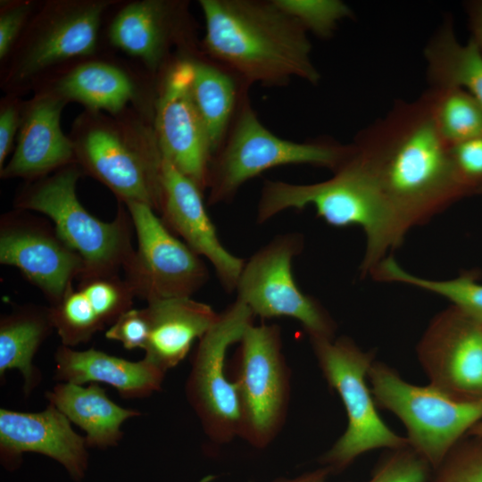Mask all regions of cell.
Instances as JSON below:
<instances>
[{"mask_svg": "<svg viewBox=\"0 0 482 482\" xmlns=\"http://www.w3.org/2000/svg\"><path fill=\"white\" fill-rule=\"evenodd\" d=\"M351 155L409 231L463 198L428 97L397 102L360 132Z\"/></svg>", "mask_w": 482, "mask_h": 482, "instance_id": "6da1fadb", "label": "cell"}, {"mask_svg": "<svg viewBox=\"0 0 482 482\" xmlns=\"http://www.w3.org/2000/svg\"><path fill=\"white\" fill-rule=\"evenodd\" d=\"M253 314L237 300L199 340L186 383L187 400L205 435L220 445L239 437L240 411L235 382L227 376L229 348L238 343L253 324Z\"/></svg>", "mask_w": 482, "mask_h": 482, "instance_id": "30bf717a", "label": "cell"}, {"mask_svg": "<svg viewBox=\"0 0 482 482\" xmlns=\"http://www.w3.org/2000/svg\"><path fill=\"white\" fill-rule=\"evenodd\" d=\"M149 337L145 309H129L123 312L105 331V337L121 343L128 350L145 349Z\"/></svg>", "mask_w": 482, "mask_h": 482, "instance_id": "836d02e7", "label": "cell"}, {"mask_svg": "<svg viewBox=\"0 0 482 482\" xmlns=\"http://www.w3.org/2000/svg\"><path fill=\"white\" fill-rule=\"evenodd\" d=\"M45 396L48 403L85 431L88 448L105 450L118 445L123 437L122 424L140 415L137 410L115 403L97 383L81 386L59 382Z\"/></svg>", "mask_w": 482, "mask_h": 482, "instance_id": "603a6c76", "label": "cell"}, {"mask_svg": "<svg viewBox=\"0 0 482 482\" xmlns=\"http://www.w3.org/2000/svg\"><path fill=\"white\" fill-rule=\"evenodd\" d=\"M204 54L244 84L282 87L294 78L316 85L306 29L273 0H200Z\"/></svg>", "mask_w": 482, "mask_h": 482, "instance_id": "7a4b0ae2", "label": "cell"}, {"mask_svg": "<svg viewBox=\"0 0 482 482\" xmlns=\"http://www.w3.org/2000/svg\"><path fill=\"white\" fill-rule=\"evenodd\" d=\"M192 79L188 54L176 58L166 68L155 102L153 129L162 157L204 193L213 153L192 96Z\"/></svg>", "mask_w": 482, "mask_h": 482, "instance_id": "5bb4252c", "label": "cell"}, {"mask_svg": "<svg viewBox=\"0 0 482 482\" xmlns=\"http://www.w3.org/2000/svg\"><path fill=\"white\" fill-rule=\"evenodd\" d=\"M431 87H455L482 105V53L470 38L461 43L451 22L434 34L424 50Z\"/></svg>", "mask_w": 482, "mask_h": 482, "instance_id": "484cf974", "label": "cell"}, {"mask_svg": "<svg viewBox=\"0 0 482 482\" xmlns=\"http://www.w3.org/2000/svg\"><path fill=\"white\" fill-rule=\"evenodd\" d=\"M471 39L482 53V0L470 1L466 4Z\"/></svg>", "mask_w": 482, "mask_h": 482, "instance_id": "8d00e7d4", "label": "cell"}, {"mask_svg": "<svg viewBox=\"0 0 482 482\" xmlns=\"http://www.w3.org/2000/svg\"><path fill=\"white\" fill-rule=\"evenodd\" d=\"M463 438L449 452L428 482H482V436Z\"/></svg>", "mask_w": 482, "mask_h": 482, "instance_id": "4dcf8cb0", "label": "cell"}, {"mask_svg": "<svg viewBox=\"0 0 482 482\" xmlns=\"http://www.w3.org/2000/svg\"><path fill=\"white\" fill-rule=\"evenodd\" d=\"M91 118L73 140L82 168L124 204L142 203L159 212L162 154L154 129L136 140L116 124Z\"/></svg>", "mask_w": 482, "mask_h": 482, "instance_id": "7c38bea8", "label": "cell"}, {"mask_svg": "<svg viewBox=\"0 0 482 482\" xmlns=\"http://www.w3.org/2000/svg\"><path fill=\"white\" fill-rule=\"evenodd\" d=\"M159 212L168 229L213 267L226 292L235 291L245 261L220 242L204 202V193L162 157Z\"/></svg>", "mask_w": 482, "mask_h": 482, "instance_id": "2e32d148", "label": "cell"}, {"mask_svg": "<svg viewBox=\"0 0 482 482\" xmlns=\"http://www.w3.org/2000/svg\"><path fill=\"white\" fill-rule=\"evenodd\" d=\"M236 357L234 379L240 411L239 437L263 449L286 420L290 398V371L276 324L247 327Z\"/></svg>", "mask_w": 482, "mask_h": 482, "instance_id": "ba28073f", "label": "cell"}, {"mask_svg": "<svg viewBox=\"0 0 482 482\" xmlns=\"http://www.w3.org/2000/svg\"><path fill=\"white\" fill-rule=\"evenodd\" d=\"M450 158L462 196L482 194V136L450 145Z\"/></svg>", "mask_w": 482, "mask_h": 482, "instance_id": "d6a6232c", "label": "cell"}, {"mask_svg": "<svg viewBox=\"0 0 482 482\" xmlns=\"http://www.w3.org/2000/svg\"><path fill=\"white\" fill-rule=\"evenodd\" d=\"M53 328L50 308L25 306L1 317L0 377L9 370H18L27 396L40 383L41 374L33 359Z\"/></svg>", "mask_w": 482, "mask_h": 482, "instance_id": "d4e9b609", "label": "cell"}, {"mask_svg": "<svg viewBox=\"0 0 482 482\" xmlns=\"http://www.w3.org/2000/svg\"><path fill=\"white\" fill-rule=\"evenodd\" d=\"M310 342L319 367L328 386L339 395L347 417L345 430L320 457L322 466L331 473L340 472L367 452L408 445L406 436L393 431L378 412L368 384L375 350L363 351L345 336Z\"/></svg>", "mask_w": 482, "mask_h": 482, "instance_id": "5b68a950", "label": "cell"}, {"mask_svg": "<svg viewBox=\"0 0 482 482\" xmlns=\"http://www.w3.org/2000/svg\"><path fill=\"white\" fill-rule=\"evenodd\" d=\"M416 353L430 385L458 399L482 398V321L451 304L429 321Z\"/></svg>", "mask_w": 482, "mask_h": 482, "instance_id": "9a60e30c", "label": "cell"}, {"mask_svg": "<svg viewBox=\"0 0 482 482\" xmlns=\"http://www.w3.org/2000/svg\"><path fill=\"white\" fill-rule=\"evenodd\" d=\"M193 66L192 96L214 154L223 144L248 86L205 54H188Z\"/></svg>", "mask_w": 482, "mask_h": 482, "instance_id": "cb8c5ba5", "label": "cell"}, {"mask_svg": "<svg viewBox=\"0 0 482 482\" xmlns=\"http://www.w3.org/2000/svg\"><path fill=\"white\" fill-rule=\"evenodd\" d=\"M350 150V144L295 142L276 136L260 121L246 95L223 144L212 158L207 203L215 205L232 200L246 181L278 166L308 164L334 171Z\"/></svg>", "mask_w": 482, "mask_h": 482, "instance_id": "277c9868", "label": "cell"}, {"mask_svg": "<svg viewBox=\"0 0 482 482\" xmlns=\"http://www.w3.org/2000/svg\"><path fill=\"white\" fill-rule=\"evenodd\" d=\"M111 1L48 3L24 30L4 82L12 89L47 69L95 52L102 16Z\"/></svg>", "mask_w": 482, "mask_h": 482, "instance_id": "4fadbf2b", "label": "cell"}, {"mask_svg": "<svg viewBox=\"0 0 482 482\" xmlns=\"http://www.w3.org/2000/svg\"><path fill=\"white\" fill-rule=\"evenodd\" d=\"M330 474L332 473L328 467L321 466L314 470L293 478H280L272 482H328Z\"/></svg>", "mask_w": 482, "mask_h": 482, "instance_id": "74e56055", "label": "cell"}, {"mask_svg": "<svg viewBox=\"0 0 482 482\" xmlns=\"http://www.w3.org/2000/svg\"><path fill=\"white\" fill-rule=\"evenodd\" d=\"M66 101L53 91L37 96L22 111L17 145L1 169L4 179H35L71 163L75 145L63 133L61 113Z\"/></svg>", "mask_w": 482, "mask_h": 482, "instance_id": "ffe728a7", "label": "cell"}, {"mask_svg": "<svg viewBox=\"0 0 482 482\" xmlns=\"http://www.w3.org/2000/svg\"><path fill=\"white\" fill-rule=\"evenodd\" d=\"M22 119L21 104L12 99L4 101L0 111V170L12 147Z\"/></svg>", "mask_w": 482, "mask_h": 482, "instance_id": "d590c367", "label": "cell"}, {"mask_svg": "<svg viewBox=\"0 0 482 482\" xmlns=\"http://www.w3.org/2000/svg\"><path fill=\"white\" fill-rule=\"evenodd\" d=\"M305 29L321 38L330 37L338 23L352 17L351 8L340 0H273Z\"/></svg>", "mask_w": 482, "mask_h": 482, "instance_id": "f546056e", "label": "cell"}, {"mask_svg": "<svg viewBox=\"0 0 482 482\" xmlns=\"http://www.w3.org/2000/svg\"><path fill=\"white\" fill-rule=\"evenodd\" d=\"M145 308L149 322V337L144 359L166 373L188 354L216 323L220 313L191 297L151 301Z\"/></svg>", "mask_w": 482, "mask_h": 482, "instance_id": "44dd1931", "label": "cell"}, {"mask_svg": "<svg viewBox=\"0 0 482 482\" xmlns=\"http://www.w3.org/2000/svg\"><path fill=\"white\" fill-rule=\"evenodd\" d=\"M372 278L378 281L407 284L436 294L482 321V283L472 272H464L451 279H430L406 271L392 256H387L377 267Z\"/></svg>", "mask_w": 482, "mask_h": 482, "instance_id": "f1b7e54d", "label": "cell"}, {"mask_svg": "<svg viewBox=\"0 0 482 482\" xmlns=\"http://www.w3.org/2000/svg\"><path fill=\"white\" fill-rule=\"evenodd\" d=\"M332 172L331 178L312 184L266 179L258 201L257 223L262 224L288 209L312 206L317 216L332 227L358 226L366 237L360 270L362 276H371L387 254L401 245L408 230L353 160L351 150Z\"/></svg>", "mask_w": 482, "mask_h": 482, "instance_id": "3957f363", "label": "cell"}, {"mask_svg": "<svg viewBox=\"0 0 482 482\" xmlns=\"http://www.w3.org/2000/svg\"><path fill=\"white\" fill-rule=\"evenodd\" d=\"M51 91L95 112H120L135 96V86L121 69L104 62H86L62 76Z\"/></svg>", "mask_w": 482, "mask_h": 482, "instance_id": "4316f807", "label": "cell"}, {"mask_svg": "<svg viewBox=\"0 0 482 482\" xmlns=\"http://www.w3.org/2000/svg\"><path fill=\"white\" fill-rule=\"evenodd\" d=\"M137 237V248L123 267L135 296L147 303L191 297L209 278L202 257L178 238L155 210L137 202L125 203Z\"/></svg>", "mask_w": 482, "mask_h": 482, "instance_id": "8fae6325", "label": "cell"}, {"mask_svg": "<svg viewBox=\"0 0 482 482\" xmlns=\"http://www.w3.org/2000/svg\"><path fill=\"white\" fill-rule=\"evenodd\" d=\"M187 4L182 1L142 0L126 4L109 28L111 43L140 59L153 71L169 66L174 47L195 51Z\"/></svg>", "mask_w": 482, "mask_h": 482, "instance_id": "ac0fdd59", "label": "cell"}, {"mask_svg": "<svg viewBox=\"0 0 482 482\" xmlns=\"http://www.w3.org/2000/svg\"><path fill=\"white\" fill-rule=\"evenodd\" d=\"M54 378L84 386L103 383L126 399L150 396L162 388L165 372L145 360L131 362L90 348L74 350L60 345L54 353Z\"/></svg>", "mask_w": 482, "mask_h": 482, "instance_id": "7402d4cb", "label": "cell"}, {"mask_svg": "<svg viewBox=\"0 0 482 482\" xmlns=\"http://www.w3.org/2000/svg\"><path fill=\"white\" fill-rule=\"evenodd\" d=\"M433 469L409 445L388 449L364 482H428Z\"/></svg>", "mask_w": 482, "mask_h": 482, "instance_id": "1f68e13d", "label": "cell"}, {"mask_svg": "<svg viewBox=\"0 0 482 482\" xmlns=\"http://www.w3.org/2000/svg\"><path fill=\"white\" fill-rule=\"evenodd\" d=\"M0 262L17 268L52 303H58L85 266L82 259L45 227L3 220Z\"/></svg>", "mask_w": 482, "mask_h": 482, "instance_id": "d6986e66", "label": "cell"}, {"mask_svg": "<svg viewBox=\"0 0 482 482\" xmlns=\"http://www.w3.org/2000/svg\"><path fill=\"white\" fill-rule=\"evenodd\" d=\"M33 9L31 1H16L2 4L0 13V59L10 55L24 32Z\"/></svg>", "mask_w": 482, "mask_h": 482, "instance_id": "e575fe53", "label": "cell"}, {"mask_svg": "<svg viewBox=\"0 0 482 482\" xmlns=\"http://www.w3.org/2000/svg\"><path fill=\"white\" fill-rule=\"evenodd\" d=\"M304 246L300 233L276 236L245 262L235 291L237 300L253 316L292 318L301 323L310 339H333L337 324L325 307L304 294L295 281L294 258Z\"/></svg>", "mask_w": 482, "mask_h": 482, "instance_id": "9c48e42d", "label": "cell"}, {"mask_svg": "<svg viewBox=\"0 0 482 482\" xmlns=\"http://www.w3.org/2000/svg\"><path fill=\"white\" fill-rule=\"evenodd\" d=\"M368 380L377 406L402 421L409 445L433 470L482 421V398L461 400L430 384L410 383L384 362H373Z\"/></svg>", "mask_w": 482, "mask_h": 482, "instance_id": "52a82bcc", "label": "cell"}, {"mask_svg": "<svg viewBox=\"0 0 482 482\" xmlns=\"http://www.w3.org/2000/svg\"><path fill=\"white\" fill-rule=\"evenodd\" d=\"M469 435L475 436H482V421L475 425L468 433Z\"/></svg>", "mask_w": 482, "mask_h": 482, "instance_id": "f35d334b", "label": "cell"}, {"mask_svg": "<svg viewBox=\"0 0 482 482\" xmlns=\"http://www.w3.org/2000/svg\"><path fill=\"white\" fill-rule=\"evenodd\" d=\"M80 175L74 163L62 167L25 190L17 206L41 212L53 221L58 237L82 259L81 276L116 274L135 250L130 216L128 210L120 212L111 222L93 216L77 196Z\"/></svg>", "mask_w": 482, "mask_h": 482, "instance_id": "8992f818", "label": "cell"}, {"mask_svg": "<svg viewBox=\"0 0 482 482\" xmlns=\"http://www.w3.org/2000/svg\"><path fill=\"white\" fill-rule=\"evenodd\" d=\"M435 125L449 145L482 136V105L455 87H431L425 92Z\"/></svg>", "mask_w": 482, "mask_h": 482, "instance_id": "83f0119b", "label": "cell"}, {"mask_svg": "<svg viewBox=\"0 0 482 482\" xmlns=\"http://www.w3.org/2000/svg\"><path fill=\"white\" fill-rule=\"evenodd\" d=\"M87 448L85 436L51 403L37 412L0 409V460L9 470L21 464L23 453H35L55 461L79 482L88 468Z\"/></svg>", "mask_w": 482, "mask_h": 482, "instance_id": "e0dca14e", "label": "cell"}]
</instances>
